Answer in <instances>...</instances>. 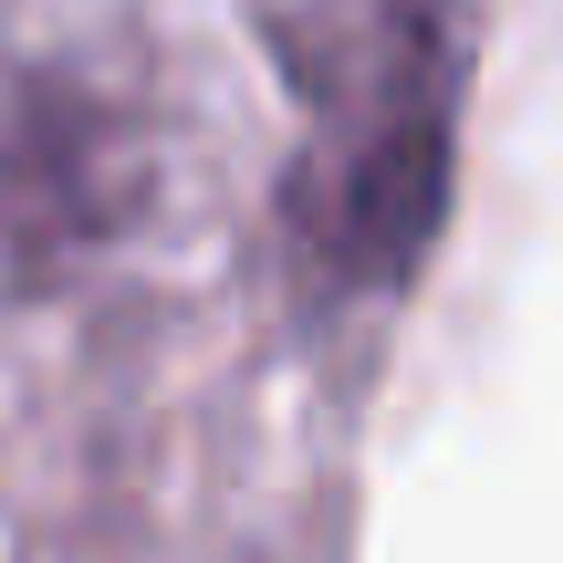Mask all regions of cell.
Masks as SVG:
<instances>
[{"mask_svg": "<svg viewBox=\"0 0 563 563\" xmlns=\"http://www.w3.org/2000/svg\"><path fill=\"white\" fill-rule=\"evenodd\" d=\"M262 42L292 104L282 241L302 282L334 302L407 292L460 178L470 0H262Z\"/></svg>", "mask_w": 563, "mask_h": 563, "instance_id": "cell-1", "label": "cell"}]
</instances>
